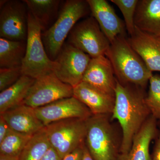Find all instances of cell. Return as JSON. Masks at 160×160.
I'll return each mask as SVG.
<instances>
[{"label": "cell", "instance_id": "cell-3", "mask_svg": "<svg viewBox=\"0 0 160 160\" xmlns=\"http://www.w3.org/2000/svg\"><path fill=\"white\" fill-rule=\"evenodd\" d=\"M90 12L84 0H67L60 10L52 26L42 32L44 47L50 59L54 61L65 42V40L79 20Z\"/></svg>", "mask_w": 160, "mask_h": 160}, {"label": "cell", "instance_id": "cell-26", "mask_svg": "<svg viewBox=\"0 0 160 160\" xmlns=\"http://www.w3.org/2000/svg\"><path fill=\"white\" fill-rule=\"evenodd\" d=\"M22 75V67L0 69V91L13 85Z\"/></svg>", "mask_w": 160, "mask_h": 160}, {"label": "cell", "instance_id": "cell-30", "mask_svg": "<svg viewBox=\"0 0 160 160\" xmlns=\"http://www.w3.org/2000/svg\"><path fill=\"white\" fill-rule=\"evenodd\" d=\"M56 151L50 147L46 151L41 160H62Z\"/></svg>", "mask_w": 160, "mask_h": 160}, {"label": "cell", "instance_id": "cell-14", "mask_svg": "<svg viewBox=\"0 0 160 160\" xmlns=\"http://www.w3.org/2000/svg\"><path fill=\"white\" fill-rule=\"evenodd\" d=\"M89 109L92 115L112 114L115 97L99 90L84 82L73 88V95Z\"/></svg>", "mask_w": 160, "mask_h": 160}, {"label": "cell", "instance_id": "cell-29", "mask_svg": "<svg viewBox=\"0 0 160 160\" xmlns=\"http://www.w3.org/2000/svg\"><path fill=\"white\" fill-rule=\"evenodd\" d=\"M158 132L156 140L155 143L152 160H160V120L159 124H158Z\"/></svg>", "mask_w": 160, "mask_h": 160}, {"label": "cell", "instance_id": "cell-17", "mask_svg": "<svg viewBox=\"0 0 160 160\" xmlns=\"http://www.w3.org/2000/svg\"><path fill=\"white\" fill-rule=\"evenodd\" d=\"M158 132V120L151 115L136 135L129 152L120 153L118 160H152L149 147Z\"/></svg>", "mask_w": 160, "mask_h": 160}, {"label": "cell", "instance_id": "cell-13", "mask_svg": "<svg viewBox=\"0 0 160 160\" xmlns=\"http://www.w3.org/2000/svg\"><path fill=\"white\" fill-rule=\"evenodd\" d=\"M82 82L115 97L116 78L111 62L105 56L91 59Z\"/></svg>", "mask_w": 160, "mask_h": 160}, {"label": "cell", "instance_id": "cell-33", "mask_svg": "<svg viewBox=\"0 0 160 160\" xmlns=\"http://www.w3.org/2000/svg\"><path fill=\"white\" fill-rule=\"evenodd\" d=\"M159 42L160 43V38H159Z\"/></svg>", "mask_w": 160, "mask_h": 160}, {"label": "cell", "instance_id": "cell-9", "mask_svg": "<svg viewBox=\"0 0 160 160\" xmlns=\"http://www.w3.org/2000/svg\"><path fill=\"white\" fill-rule=\"evenodd\" d=\"M73 95V87L51 72L36 79L23 104L36 109Z\"/></svg>", "mask_w": 160, "mask_h": 160}, {"label": "cell", "instance_id": "cell-10", "mask_svg": "<svg viewBox=\"0 0 160 160\" xmlns=\"http://www.w3.org/2000/svg\"><path fill=\"white\" fill-rule=\"evenodd\" d=\"M25 3L7 1L1 7L0 37L14 41H26L28 9Z\"/></svg>", "mask_w": 160, "mask_h": 160}, {"label": "cell", "instance_id": "cell-12", "mask_svg": "<svg viewBox=\"0 0 160 160\" xmlns=\"http://www.w3.org/2000/svg\"><path fill=\"white\" fill-rule=\"evenodd\" d=\"M92 16L96 20L110 43L120 35L126 36L125 22L105 0H86Z\"/></svg>", "mask_w": 160, "mask_h": 160}, {"label": "cell", "instance_id": "cell-6", "mask_svg": "<svg viewBox=\"0 0 160 160\" xmlns=\"http://www.w3.org/2000/svg\"><path fill=\"white\" fill-rule=\"evenodd\" d=\"M45 130L50 146L62 158L85 144L86 120H61L47 125Z\"/></svg>", "mask_w": 160, "mask_h": 160}, {"label": "cell", "instance_id": "cell-1", "mask_svg": "<svg viewBox=\"0 0 160 160\" xmlns=\"http://www.w3.org/2000/svg\"><path fill=\"white\" fill-rule=\"evenodd\" d=\"M144 89L133 85H123L117 80L111 120H117L122 128L120 153L129 152L136 135L151 115Z\"/></svg>", "mask_w": 160, "mask_h": 160}, {"label": "cell", "instance_id": "cell-15", "mask_svg": "<svg viewBox=\"0 0 160 160\" xmlns=\"http://www.w3.org/2000/svg\"><path fill=\"white\" fill-rule=\"evenodd\" d=\"M127 40L150 71L160 72L158 37L143 32L136 27L134 33L127 38Z\"/></svg>", "mask_w": 160, "mask_h": 160}, {"label": "cell", "instance_id": "cell-20", "mask_svg": "<svg viewBox=\"0 0 160 160\" xmlns=\"http://www.w3.org/2000/svg\"><path fill=\"white\" fill-rule=\"evenodd\" d=\"M23 2L43 32L49 29L57 18L61 2L59 0H24Z\"/></svg>", "mask_w": 160, "mask_h": 160}, {"label": "cell", "instance_id": "cell-32", "mask_svg": "<svg viewBox=\"0 0 160 160\" xmlns=\"http://www.w3.org/2000/svg\"><path fill=\"white\" fill-rule=\"evenodd\" d=\"M0 160H18V158L12 157L0 154Z\"/></svg>", "mask_w": 160, "mask_h": 160}, {"label": "cell", "instance_id": "cell-22", "mask_svg": "<svg viewBox=\"0 0 160 160\" xmlns=\"http://www.w3.org/2000/svg\"><path fill=\"white\" fill-rule=\"evenodd\" d=\"M50 146L45 128L33 135L18 158V160H41Z\"/></svg>", "mask_w": 160, "mask_h": 160}, {"label": "cell", "instance_id": "cell-27", "mask_svg": "<svg viewBox=\"0 0 160 160\" xmlns=\"http://www.w3.org/2000/svg\"><path fill=\"white\" fill-rule=\"evenodd\" d=\"M85 146V144L78 147L72 152L66 155L62 158V160H82Z\"/></svg>", "mask_w": 160, "mask_h": 160}, {"label": "cell", "instance_id": "cell-21", "mask_svg": "<svg viewBox=\"0 0 160 160\" xmlns=\"http://www.w3.org/2000/svg\"><path fill=\"white\" fill-rule=\"evenodd\" d=\"M26 49V41L0 38V69L22 67Z\"/></svg>", "mask_w": 160, "mask_h": 160}, {"label": "cell", "instance_id": "cell-2", "mask_svg": "<svg viewBox=\"0 0 160 160\" xmlns=\"http://www.w3.org/2000/svg\"><path fill=\"white\" fill-rule=\"evenodd\" d=\"M105 56L111 62L116 79L121 84L145 89L153 75L126 36L120 35L110 43Z\"/></svg>", "mask_w": 160, "mask_h": 160}, {"label": "cell", "instance_id": "cell-8", "mask_svg": "<svg viewBox=\"0 0 160 160\" xmlns=\"http://www.w3.org/2000/svg\"><path fill=\"white\" fill-rule=\"evenodd\" d=\"M92 58L68 42H65L54 61V73L63 82L73 88L82 82Z\"/></svg>", "mask_w": 160, "mask_h": 160}, {"label": "cell", "instance_id": "cell-7", "mask_svg": "<svg viewBox=\"0 0 160 160\" xmlns=\"http://www.w3.org/2000/svg\"><path fill=\"white\" fill-rule=\"evenodd\" d=\"M67 42L92 58L105 56L110 45L109 40L92 16L75 25L68 36Z\"/></svg>", "mask_w": 160, "mask_h": 160}, {"label": "cell", "instance_id": "cell-5", "mask_svg": "<svg viewBox=\"0 0 160 160\" xmlns=\"http://www.w3.org/2000/svg\"><path fill=\"white\" fill-rule=\"evenodd\" d=\"M39 24L28 10L26 54L22 66L23 75L37 79L54 72L56 63L49 58L42 40Z\"/></svg>", "mask_w": 160, "mask_h": 160}, {"label": "cell", "instance_id": "cell-25", "mask_svg": "<svg viewBox=\"0 0 160 160\" xmlns=\"http://www.w3.org/2000/svg\"><path fill=\"white\" fill-rule=\"evenodd\" d=\"M139 0H111L112 2L118 6L124 18L126 29L129 36L135 31L134 17Z\"/></svg>", "mask_w": 160, "mask_h": 160}, {"label": "cell", "instance_id": "cell-16", "mask_svg": "<svg viewBox=\"0 0 160 160\" xmlns=\"http://www.w3.org/2000/svg\"><path fill=\"white\" fill-rule=\"evenodd\" d=\"M13 131L33 136L42 130L45 126L38 117L35 109L22 104L0 114Z\"/></svg>", "mask_w": 160, "mask_h": 160}, {"label": "cell", "instance_id": "cell-19", "mask_svg": "<svg viewBox=\"0 0 160 160\" xmlns=\"http://www.w3.org/2000/svg\"><path fill=\"white\" fill-rule=\"evenodd\" d=\"M35 79L23 75L13 85L0 93V114L23 104Z\"/></svg>", "mask_w": 160, "mask_h": 160}, {"label": "cell", "instance_id": "cell-11", "mask_svg": "<svg viewBox=\"0 0 160 160\" xmlns=\"http://www.w3.org/2000/svg\"><path fill=\"white\" fill-rule=\"evenodd\" d=\"M35 109L38 117L45 126L67 119L86 120L92 115L84 104L73 96L58 100Z\"/></svg>", "mask_w": 160, "mask_h": 160}, {"label": "cell", "instance_id": "cell-18", "mask_svg": "<svg viewBox=\"0 0 160 160\" xmlns=\"http://www.w3.org/2000/svg\"><path fill=\"white\" fill-rule=\"evenodd\" d=\"M134 24L141 31L160 38V0L138 1Z\"/></svg>", "mask_w": 160, "mask_h": 160}, {"label": "cell", "instance_id": "cell-24", "mask_svg": "<svg viewBox=\"0 0 160 160\" xmlns=\"http://www.w3.org/2000/svg\"><path fill=\"white\" fill-rule=\"evenodd\" d=\"M149 89L146 102L150 113L157 120H160V76L152 75L149 81Z\"/></svg>", "mask_w": 160, "mask_h": 160}, {"label": "cell", "instance_id": "cell-31", "mask_svg": "<svg viewBox=\"0 0 160 160\" xmlns=\"http://www.w3.org/2000/svg\"><path fill=\"white\" fill-rule=\"evenodd\" d=\"M82 160H95L89 153L88 149L86 148V145L84 146V152Z\"/></svg>", "mask_w": 160, "mask_h": 160}, {"label": "cell", "instance_id": "cell-28", "mask_svg": "<svg viewBox=\"0 0 160 160\" xmlns=\"http://www.w3.org/2000/svg\"><path fill=\"white\" fill-rule=\"evenodd\" d=\"M11 130L9 124L0 115V142L6 137Z\"/></svg>", "mask_w": 160, "mask_h": 160}, {"label": "cell", "instance_id": "cell-23", "mask_svg": "<svg viewBox=\"0 0 160 160\" xmlns=\"http://www.w3.org/2000/svg\"><path fill=\"white\" fill-rule=\"evenodd\" d=\"M32 136L19 133L12 129L0 142V154L18 158Z\"/></svg>", "mask_w": 160, "mask_h": 160}, {"label": "cell", "instance_id": "cell-4", "mask_svg": "<svg viewBox=\"0 0 160 160\" xmlns=\"http://www.w3.org/2000/svg\"><path fill=\"white\" fill-rule=\"evenodd\" d=\"M106 115H92L86 120L85 145L95 160H118L120 146Z\"/></svg>", "mask_w": 160, "mask_h": 160}]
</instances>
